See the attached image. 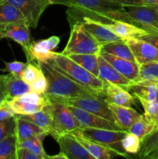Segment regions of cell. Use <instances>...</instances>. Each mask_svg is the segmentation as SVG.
Returning a JSON list of instances; mask_svg holds the SVG:
<instances>
[{
	"instance_id": "681fc988",
	"label": "cell",
	"mask_w": 158,
	"mask_h": 159,
	"mask_svg": "<svg viewBox=\"0 0 158 159\" xmlns=\"http://www.w3.org/2000/svg\"><path fill=\"white\" fill-rule=\"evenodd\" d=\"M156 102H158V91H157V95H156Z\"/></svg>"
},
{
	"instance_id": "f546056e",
	"label": "cell",
	"mask_w": 158,
	"mask_h": 159,
	"mask_svg": "<svg viewBox=\"0 0 158 159\" xmlns=\"http://www.w3.org/2000/svg\"><path fill=\"white\" fill-rule=\"evenodd\" d=\"M158 148V128L140 141V148L138 152L137 158H147L153 151Z\"/></svg>"
},
{
	"instance_id": "3957f363",
	"label": "cell",
	"mask_w": 158,
	"mask_h": 159,
	"mask_svg": "<svg viewBox=\"0 0 158 159\" xmlns=\"http://www.w3.org/2000/svg\"><path fill=\"white\" fill-rule=\"evenodd\" d=\"M53 67L95 96L105 99L107 83L79 65L68 56L55 53L54 59L48 61Z\"/></svg>"
},
{
	"instance_id": "7bdbcfd3",
	"label": "cell",
	"mask_w": 158,
	"mask_h": 159,
	"mask_svg": "<svg viewBox=\"0 0 158 159\" xmlns=\"http://www.w3.org/2000/svg\"><path fill=\"white\" fill-rule=\"evenodd\" d=\"M144 6H150L158 9V0H141Z\"/></svg>"
},
{
	"instance_id": "30bf717a",
	"label": "cell",
	"mask_w": 158,
	"mask_h": 159,
	"mask_svg": "<svg viewBox=\"0 0 158 159\" xmlns=\"http://www.w3.org/2000/svg\"><path fill=\"white\" fill-rule=\"evenodd\" d=\"M55 140L67 159H94L72 133L60 135Z\"/></svg>"
},
{
	"instance_id": "277c9868",
	"label": "cell",
	"mask_w": 158,
	"mask_h": 159,
	"mask_svg": "<svg viewBox=\"0 0 158 159\" xmlns=\"http://www.w3.org/2000/svg\"><path fill=\"white\" fill-rule=\"evenodd\" d=\"M50 101V104L46 106L52 120L49 135L56 139L60 135L72 133L74 130L82 129L81 124L76 119L68 105L57 101Z\"/></svg>"
},
{
	"instance_id": "52a82bcc",
	"label": "cell",
	"mask_w": 158,
	"mask_h": 159,
	"mask_svg": "<svg viewBox=\"0 0 158 159\" xmlns=\"http://www.w3.org/2000/svg\"><path fill=\"white\" fill-rule=\"evenodd\" d=\"M65 104L82 109L85 111H88L115 123L114 116L108 107V104L105 102V99L99 97L95 95L80 96V97L68 100Z\"/></svg>"
},
{
	"instance_id": "5bb4252c",
	"label": "cell",
	"mask_w": 158,
	"mask_h": 159,
	"mask_svg": "<svg viewBox=\"0 0 158 159\" xmlns=\"http://www.w3.org/2000/svg\"><path fill=\"white\" fill-rule=\"evenodd\" d=\"M68 107L76 119L81 124L82 128H99L122 130L115 123L108 120L105 118H102L77 107H72V106H68Z\"/></svg>"
},
{
	"instance_id": "4316f807",
	"label": "cell",
	"mask_w": 158,
	"mask_h": 159,
	"mask_svg": "<svg viewBox=\"0 0 158 159\" xmlns=\"http://www.w3.org/2000/svg\"><path fill=\"white\" fill-rule=\"evenodd\" d=\"M16 115L20 118L27 120L33 123L39 127L43 129L44 131L50 134V131L51 130V125H52V120H51L50 113L47 107H45L43 110L36 112L34 113H31V114Z\"/></svg>"
},
{
	"instance_id": "d6a6232c",
	"label": "cell",
	"mask_w": 158,
	"mask_h": 159,
	"mask_svg": "<svg viewBox=\"0 0 158 159\" xmlns=\"http://www.w3.org/2000/svg\"><path fill=\"white\" fill-rule=\"evenodd\" d=\"M122 147L125 153L136 155L140 148V140L133 134L127 132L122 140Z\"/></svg>"
},
{
	"instance_id": "ee69618b",
	"label": "cell",
	"mask_w": 158,
	"mask_h": 159,
	"mask_svg": "<svg viewBox=\"0 0 158 159\" xmlns=\"http://www.w3.org/2000/svg\"><path fill=\"white\" fill-rule=\"evenodd\" d=\"M148 159H158V148L155 151H153L150 155L147 156Z\"/></svg>"
},
{
	"instance_id": "c3c4849f",
	"label": "cell",
	"mask_w": 158,
	"mask_h": 159,
	"mask_svg": "<svg viewBox=\"0 0 158 159\" xmlns=\"http://www.w3.org/2000/svg\"><path fill=\"white\" fill-rule=\"evenodd\" d=\"M149 33H156V34H158V29L156 30H153V31H150Z\"/></svg>"
},
{
	"instance_id": "d4e9b609",
	"label": "cell",
	"mask_w": 158,
	"mask_h": 159,
	"mask_svg": "<svg viewBox=\"0 0 158 159\" xmlns=\"http://www.w3.org/2000/svg\"><path fill=\"white\" fill-rule=\"evenodd\" d=\"M68 57L83 67L84 68L99 78V54H71Z\"/></svg>"
},
{
	"instance_id": "44dd1931",
	"label": "cell",
	"mask_w": 158,
	"mask_h": 159,
	"mask_svg": "<svg viewBox=\"0 0 158 159\" xmlns=\"http://www.w3.org/2000/svg\"><path fill=\"white\" fill-rule=\"evenodd\" d=\"M105 100L108 104L132 107L136 104L134 96L126 89L115 84L108 83L105 87Z\"/></svg>"
},
{
	"instance_id": "f35d334b",
	"label": "cell",
	"mask_w": 158,
	"mask_h": 159,
	"mask_svg": "<svg viewBox=\"0 0 158 159\" xmlns=\"http://www.w3.org/2000/svg\"><path fill=\"white\" fill-rule=\"evenodd\" d=\"M15 115V112L11 108L8 101H4L0 104V121L6 120Z\"/></svg>"
},
{
	"instance_id": "cb8c5ba5",
	"label": "cell",
	"mask_w": 158,
	"mask_h": 159,
	"mask_svg": "<svg viewBox=\"0 0 158 159\" xmlns=\"http://www.w3.org/2000/svg\"><path fill=\"white\" fill-rule=\"evenodd\" d=\"M12 23H26V20L15 6L6 0L0 1V24L6 25Z\"/></svg>"
},
{
	"instance_id": "e575fe53",
	"label": "cell",
	"mask_w": 158,
	"mask_h": 159,
	"mask_svg": "<svg viewBox=\"0 0 158 159\" xmlns=\"http://www.w3.org/2000/svg\"><path fill=\"white\" fill-rule=\"evenodd\" d=\"M40 71H41V69L39 67L38 64L37 65H34V64L28 62L26 68L22 71L21 75H20V78L25 82L30 85L37 79Z\"/></svg>"
},
{
	"instance_id": "836d02e7",
	"label": "cell",
	"mask_w": 158,
	"mask_h": 159,
	"mask_svg": "<svg viewBox=\"0 0 158 159\" xmlns=\"http://www.w3.org/2000/svg\"><path fill=\"white\" fill-rule=\"evenodd\" d=\"M144 110V116L150 122L158 127V102L156 100L152 102H140Z\"/></svg>"
},
{
	"instance_id": "8fae6325",
	"label": "cell",
	"mask_w": 158,
	"mask_h": 159,
	"mask_svg": "<svg viewBox=\"0 0 158 159\" xmlns=\"http://www.w3.org/2000/svg\"><path fill=\"white\" fill-rule=\"evenodd\" d=\"M5 38H10L20 45L26 54V59L29 58V51L33 44L30 30L26 23H12L4 25Z\"/></svg>"
},
{
	"instance_id": "ac0fdd59",
	"label": "cell",
	"mask_w": 158,
	"mask_h": 159,
	"mask_svg": "<svg viewBox=\"0 0 158 159\" xmlns=\"http://www.w3.org/2000/svg\"><path fill=\"white\" fill-rule=\"evenodd\" d=\"M99 78L105 83L115 84V85H119L127 90L129 86L133 82L124 77L122 74H120L112 65H110L100 54L99 57Z\"/></svg>"
},
{
	"instance_id": "484cf974",
	"label": "cell",
	"mask_w": 158,
	"mask_h": 159,
	"mask_svg": "<svg viewBox=\"0 0 158 159\" xmlns=\"http://www.w3.org/2000/svg\"><path fill=\"white\" fill-rule=\"evenodd\" d=\"M101 51L109 53V54L116 56V57L136 61L129 47L128 46L125 40H122V39L104 45L102 47Z\"/></svg>"
},
{
	"instance_id": "7dc6e473",
	"label": "cell",
	"mask_w": 158,
	"mask_h": 159,
	"mask_svg": "<svg viewBox=\"0 0 158 159\" xmlns=\"http://www.w3.org/2000/svg\"><path fill=\"white\" fill-rule=\"evenodd\" d=\"M4 101H6V100H5V99H4V98L2 97V95L0 94V104H2V102H4Z\"/></svg>"
},
{
	"instance_id": "6da1fadb",
	"label": "cell",
	"mask_w": 158,
	"mask_h": 159,
	"mask_svg": "<svg viewBox=\"0 0 158 159\" xmlns=\"http://www.w3.org/2000/svg\"><path fill=\"white\" fill-rule=\"evenodd\" d=\"M50 5L68 7L66 13L70 26L87 18L103 24L116 20V12L124 6L111 0H49Z\"/></svg>"
},
{
	"instance_id": "4fadbf2b",
	"label": "cell",
	"mask_w": 158,
	"mask_h": 159,
	"mask_svg": "<svg viewBox=\"0 0 158 159\" xmlns=\"http://www.w3.org/2000/svg\"><path fill=\"white\" fill-rule=\"evenodd\" d=\"M30 91V85L20 77L10 73L0 75V94L6 101H10Z\"/></svg>"
},
{
	"instance_id": "ab89813d",
	"label": "cell",
	"mask_w": 158,
	"mask_h": 159,
	"mask_svg": "<svg viewBox=\"0 0 158 159\" xmlns=\"http://www.w3.org/2000/svg\"><path fill=\"white\" fill-rule=\"evenodd\" d=\"M16 159H40V158L27 148L18 147L16 149Z\"/></svg>"
},
{
	"instance_id": "1f68e13d",
	"label": "cell",
	"mask_w": 158,
	"mask_h": 159,
	"mask_svg": "<svg viewBox=\"0 0 158 159\" xmlns=\"http://www.w3.org/2000/svg\"><path fill=\"white\" fill-rule=\"evenodd\" d=\"M139 80H148L158 82V61L144 64L139 67Z\"/></svg>"
},
{
	"instance_id": "74e56055",
	"label": "cell",
	"mask_w": 158,
	"mask_h": 159,
	"mask_svg": "<svg viewBox=\"0 0 158 159\" xmlns=\"http://www.w3.org/2000/svg\"><path fill=\"white\" fill-rule=\"evenodd\" d=\"M28 62L24 63V62L20 61H12V62H5V68L2 69V71H6L10 74L14 75L15 76L20 77L22 71L24 70L26 66L27 65Z\"/></svg>"
},
{
	"instance_id": "9c48e42d",
	"label": "cell",
	"mask_w": 158,
	"mask_h": 159,
	"mask_svg": "<svg viewBox=\"0 0 158 159\" xmlns=\"http://www.w3.org/2000/svg\"><path fill=\"white\" fill-rule=\"evenodd\" d=\"M60 41V37L52 36L47 39L33 42L27 62L37 65L39 62H46L54 59L56 53L54 51L57 48Z\"/></svg>"
},
{
	"instance_id": "8d00e7d4",
	"label": "cell",
	"mask_w": 158,
	"mask_h": 159,
	"mask_svg": "<svg viewBox=\"0 0 158 159\" xmlns=\"http://www.w3.org/2000/svg\"><path fill=\"white\" fill-rule=\"evenodd\" d=\"M15 116L6 120L0 121V141L11 134L15 133Z\"/></svg>"
},
{
	"instance_id": "4dcf8cb0",
	"label": "cell",
	"mask_w": 158,
	"mask_h": 159,
	"mask_svg": "<svg viewBox=\"0 0 158 159\" xmlns=\"http://www.w3.org/2000/svg\"><path fill=\"white\" fill-rule=\"evenodd\" d=\"M17 141L15 133L0 141V159H16Z\"/></svg>"
},
{
	"instance_id": "f6af8a7d",
	"label": "cell",
	"mask_w": 158,
	"mask_h": 159,
	"mask_svg": "<svg viewBox=\"0 0 158 159\" xmlns=\"http://www.w3.org/2000/svg\"><path fill=\"white\" fill-rule=\"evenodd\" d=\"M49 158H51V159H67L66 157H65L64 155L61 153V152H60V153L57 155H52V156H49V155H48L47 159H49Z\"/></svg>"
},
{
	"instance_id": "5b68a950",
	"label": "cell",
	"mask_w": 158,
	"mask_h": 159,
	"mask_svg": "<svg viewBox=\"0 0 158 159\" xmlns=\"http://www.w3.org/2000/svg\"><path fill=\"white\" fill-rule=\"evenodd\" d=\"M71 34L62 54H99L102 46L88 33L81 23H74L71 26Z\"/></svg>"
},
{
	"instance_id": "7a4b0ae2",
	"label": "cell",
	"mask_w": 158,
	"mask_h": 159,
	"mask_svg": "<svg viewBox=\"0 0 158 159\" xmlns=\"http://www.w3.org/2000/svg\"><path fill=\"white\" fill-rule=\"evenodd\" d=\"M39 67L47 80V89L44 93L50 100L66 103L68 100L82 96L94 95L62 74L48 61L39 62Z\"/></svg>"
},
{
	"instance_id": "f907efd6",
	"label": "cell",
	"mask_w": 158,
	"mask_h": 159,
	"mask_svg": "<svg viewBox=\"0 0 158 159\" xmlns=\"http://www.w3.org/2000/svg\"><path fill=\"white\" fill-rule=\"evenodd\" d=\"M0 1H2V0H0Z\"/></svg>"
},
{
	"instance_id": "b9f144b4",
	"label": "cell",
	"mask_w": 158,
	"mask_h": 159,
	"mask_svg": "<svg viewBox=\"0 0 158 159\" xmlns=\"http://www.w3.org/2000/svg\"><path fill=\"white\" fill-rule=\"evenodd\" d=\"M117 4L126 7V6H144L141 0H111Z\"/></svg>"
},
{
	"instance_id": "603a6c76",
	"label": "cell",
	"mask_w": 158,
	"mask_h": 159,
	"mask_svg": "<svg viewBox=\"0 0 158 159\" xmlns=\"http://www.w3.org/2000/svg\"><path fill=\"white\" fill-rule=\"evenodd\" d=\"M15 134L16 137L17 144L23 142L26 140L32 138L33 137L38 136L43 133H47L43 129L39 127L33 123L27 120L20 118V116L15 115Z\"/></svg>"
},
{
	"instance_id": "7c38bea8",
	"label": "cell",
	"mask_w": 158,
	"mask_h": 159,
	"mask_svg": "<svg viewBox=\"0 0 158 159\" xmlns=\"http://www.w3.org/2000/svg\"><path fill=\"white\" fill-rule=\"evenodd\" d=\"M125 40L139 66L150 62L158 61V49L153 44L140 38H131Z\"/></svg>"
},
{
	"instance_id": "2e32d148",
	"label": "cell",
	"mask_w": 158,
	"mask_h": 159,
	"mask_svg": "<svg viewBox=\"0 0 158 159\" xmlns=\"http://www.w3.org/2000/svg\"><path fill=\"white\" fill-rule=\"evenodd\" d=\"M78 23L83 25L84 27L102 47L107 43L122 40L102 23L87 18L81 19Z\"/></svg>"
},
{
	"instance_id": "e0dca14e",
	"label": "cell",
	"mask_w": 158,
	"mask_h": 159,
	"mask_svg": "<svg viewBox=\"0 0 158 159\" xmlns=\"http://www.w3.org/2000/svg\"><path fill=\"white\" fill-rule=\"evenodd\" d=\"M72 134L94 159H112L117 156H121L117 151L98 144L85 138L80 129L74 130Z\"/></svg>"
},
{
	"instance_id": "83f0119b",
	"label": "cell",
	"mask_w": 158,
	"mask_h": 159,
	"mask_svg": "<svg viewBox=\"0 0 158 159\" xmlns=\"http://www.w3.org/2000/svg\"><path fill=\"white\" fill-rule=\"evenodd\" d=\"M47 135H49L48 133H43L42 134L38 135V136L29 138V139L24 141L23 142L17 144V148L21 147L27 148L33 153L38 155L40 159H47L48 155H46L43 146V141Z\"/></svg>"
},
{
	"instance_id": "ffe728a7",
	"label": "cell",
	"mask_w": 158,
	"mask_h": 159,
	"mask_svg": "<svg viewBox=\"0 0 158 159\" xmlns=\"http://www.w3.org/2000/svg\"><path fill=\"white\" fill-rule=\"evenodd\" d=\"M127 91L139 102H152L156 99L158 82L148 80H139L133 82Z\"/></svg>"
},
{
	"instance_id": "7402d4cb",
	"label": "cell",
	"mask_w": 158,
	"mask_h": 159,
	"mask_svg": "<svg viewBox=\"0 0 158 159\" xmlns=\"http://www.w3.org/2000/svg\"><path fill=\"white\" fill-rule=\"evenodd\" d=\"M104 25L122 40L139 38L142 36L148 34V32L143 28L122 20H114L108 23H105Z\"/></svg>"
},
{
	"instance_id": "d6986e66",
	"label": "cell",
	"mask_w": 158,
	"mask_h": 159,
	"mask_svg": "<svg viewBox=\"0 0 158 159\" xmlns=\"http://www.w3.org/2000/svg\"><path fill=\"white\" fill-rule=\"evenodd\" d=\"M116 125L122 130L129 132L131 126L140 118L141 115L132 107L108 104Z\"/></svg>"
},
{
	"instance_id": "d590c367",
	"label": "cell",
	"mask_w": 158,
	"mask_h": 159,
	"mask_svg": "<svg viewBox=\"0 0 158 159\" xmlns=\"http://www.w3.org/2000/svg\"><path fill=\"white\" fill-rule=\"evenodd\" d=\"M29 85H30L32 92L38 93V94H43V93H46V89H47L48 83L43 71H40L37 79Z\"/></svg>"
},
{
	"instance_id": "8992f818",
	"label": "cell",
	"mask_w": 158,
	"mask_h": 159,
	"mask_svg": "<svg viewBox=\"0 0 158 159\" xmlns=\"http://www.w3.org/2000/svg\"><path fill=\"white\" fill-rule=\"evenodd\" d=\"M81 131L85 138L102 145L117 151L121 156L128 158V154L125 153L122 147V140L127 132L125 130H114L99 128H82Z\"/></svg>"
},
{
	"instance_id": "bcb514c9",
	"label": "cell",
	"mask_w": 158,
	"mask_h": 159,
	"mask_svg": "<svg viewBox=\"0 0 158 159\" xmlns=\"http://www.w3.org/2000/svg\"><path fill=\"white\" fill-rule=\"evenodd\" d=\"M3 27H4V25L0 24V40H1L2 39L5 38L4 33H3Z\"/></svg>"
},
{
	"instance_id": "f1b7e54d",
	"label": "cell",
	"mask_w": 158,
	"mask_h": 159,
	"mask_svg": "<svg viewBox=\"0 0 158 159\" xmlns=\"http://www.w3.org/2000/svg\"><path fill=\"white\" fill-rule=\"evenodd\" d=\"M157 128L158 127L145 117L144 114H142L140 118L131 126L129 132L137 136L141 141Z\"/></svg>"
},
{
	"instance_id": "60d3db41",
	"label": "cell",
	"mask_w": 158,
	"mask_h": 159,
	"mask_svg": "<svg viewBox=\"0 0 158 159\" xmlns=\"http://www.w3.org/2000/svg\"><path fill=\"white\" fill-rule=\"evenodd\" d=\"M139 38L149 42V43L153 44V46H155L158 49V34H156V33H148V34L140 37Z\"/></svg>"
},
{
	"instance_id": "9a60e30c",
	"label": "cell",
	"mask_w": 158,
	"mask_h": 159,
	"mask_svg": "<svg viewBox=\"0 0 158 159\" xmlns=\"http://www.w3.org/2000/svg\"><path fill=\"white\" fill-rule=\"evenodd\" d=\"M99 54L129 80L133 82L138 80L140 66L136 61L116 57L109 53L104 52V51H101Z\"/></svg>"
},
{
	"instance_id": "ba28073f",
	"label": "cell",
	"mask_w": 158,
	"mask_h": 159,
	"mask_svg": "<svg viewBox=\"0 0 158 159\" xmlns=\"http://www.w3.org/2000/svg\"><path fill=\"white\" fill-rule=\"evenodd\" d=\"M21 12L29 28L35 29L40 16L50 5L49 0H6Z\"/></svg>"
}]
</instances>
